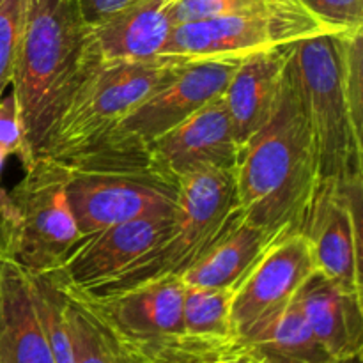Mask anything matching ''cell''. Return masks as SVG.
<instances>
[{"instance_id":"obj_18","label":"cell","mask_w":363,"mask_h":363,"mask_svg":"<svg viewBox=\"0 0 363 363\" xmlns=\"http://www.w3.org/2000/svg\"><path fill=\"white\" fill-rule=\"evenodd\" d=\"M0 363H53L27 273L6 257L0 261Z\"/></svg>"},{"instance_id":"obj_21","label":"cell","mask_w":363,"mask_h":363,"mask_svg":"<svg viewBox=\"0 0 363 363\" xmlns=\"http://www.w3.org/2000/svg\"><path fill=\"white\" fill-rule=\"evenodd\" d=\"M241 339L264 363H339L315 339L294 300Z\"/></svg>"},{"instance_id":"obj_23","label":"cell","mask_w":363,"mask_h":363,"mask_svg":"<svg viewBox=\"0 0 363 363\" xmlns=\"http://www.w3.org/2000/svg\"><path fill=\"white\" fill-rule=\"evenodd\" d=\"M233 287L184 286V335L199 339H227L236 335L230 321Z\"/></svg>"},{"instance_id":"obj_7","label":"cell","mask_w":363,"mask_h":363,"mask_svg":"<svg viewBox=\"0 0 363 363\" xmlns=\"http://www.w3.org/2000/svg\"><path fill=\"white\" fill-rule=\"evenodd\" d=\"M11 194L18 227L9 259L27 273L53 272L82 238L67 201L66 174L38 158L25 167V177Z\"/></svg>"},{"instance_id":"obj_28","label":"cell","mask_w":363,"mask_h":363,"mask_svg":"<svg viewBox=\"0 0 363 363\" xmlns=\"http://www.w3.org/2000/svg\"><path fill=\"white\" fill-rule=\"evenodd\" d=\"M9 156L0 151V257L9 259L18 227V208L13 194L2 184V172Z\"/></svg>"},{"instance_id":"obj_4","label":"cell","mask_w":363,"mask_h":363,"mask_svg":"<svg viewBox=\"0 0 363 363\" xmlns=\"http://www.w3.org/2000/svg\"><path fill=\"white\" fill-rule=\"evenodd\" d=\"M236 213L234 170L206 169L186 174L177 181V204L165 240L121 275L87 289L71 291L87 300H105L152 280L181 277Z\"/></svg>"},{"instance_id":"obj_3","label":"cell","mask_w":363,"mask_h":363,"mask_svg":"<svg viewBox=\"0 0 363 363\" xmlns=\"http://www.w3.org/2000/svg\"><path fill=\"white\" fill-rule=\"evenodd\" d=\"M344 32L291 45L287 67L311 126L319 179L351 186L363 183V131L346 94Z\"/></svg>"},{"instance_id":"obj_29","label":"cell","mask_w":363,"mask_h":363,"mask_svg":"<svg viewBox=\"0 0 363 363\" xmlns=\"http://www.w3.org/2000/svg\"><path fill=\"white\" fill-rule=\"evenodd\" d=\"M138 0H77L85 25H94Z\"/></svg>"},{"instance_id":"obj_27","label":"cell","mask_w":363,"mask_h":363,"mask_svg":"<svg viewBox=\"0 0 363 363\" xmlns=\"http://www.w3.org/2000/svg\"><path fill=\"white\" fill-rule=\"evenodd\" d=\"M321 20L342 28H363V0H301Z\"/></svg>"},{"instance_id":"obj_1","label":"cell","mask_w":363,"mask_h":363,"mask_svg":"<svg viewBox=\"0 0 363 363\" xmlns=\"http://www.w3.org/2000/svg\"><path fill=\"white\" fill-rule=\"evenodd\" d=\"M234 181L238 209L247 222L273 236L298 230L319 172L311 126L289 67L272 117L240 147Z\"/></svg>"},{"instance_id":"obj_13","label":"cell","mask_w":363,"mask_h":363,"mask_svg":"<svg viewBox=\"0 0 363 363\" xmlns=\"http://www.w3.org/2000/svg\"><path fill=\"white\" fill-rule=\"evenodd\" d=\"M147 147L156 169L174 181L206 169L234 170L240 155L222 96L149 142Z\"/></svg>"},{"instance_id":"obj_6","label":"cell","mask_w":363,"mask_h":363,"mask_svg":"<svg viewBox=\"0 0 363 363\" xmlns=\"http://www.w3.org/2000/svg\"><path fill=\"white\" fill-rule=\"evenodd\" d=\"M335 32L344 30L321 20L308 7L223 14L174 25L162 55L184 62L222 57L245 59L254 53L294 45L301 39Z\"/></svg>"},{"instance_id":"obj_14","label":"cell","mask_w":363,"mask_h":363,"mask_svg":"<svg viewBox=\"0 0 363 363\" xmlns=\"http://www.w3.org/2000/svg\"><path fill=\"white\" fill-rule=\"evenodd\" d=\"M183 296V280L179 277H167L105 300L82 298L89 301L119 335L138 347H151L184 335Z\"/></svg>"},{"instance_id":"obj_19","label":"cell","mask_w":363,"mask_h":363,"mask_svg":"<svg viewBox=\"0 0 363 363\" xmlns=\"http://www.w3.org/2000/svg\"><path fill=\"white\" fill-rule=\"evenodd\" d=\"M275 238L247 222L238 209L225 229L179 279L184 286L234 289Z\"/></svg>"},{"instance_id":"obj_24","label":"cell","mask_w":363,"mask_h":363,"mask_svg":"<svg viewBox=\"0 0 363 363\" xmlns=\"http://www.w3.org/2000/svg\"><path fill=\"white\" fill-rule=\"evenodd\" d=\"M301 0H169V13L174 25L238 13L301 9Z\"/></svg>"},{"instance_id":"obj_2","label":"cell","mask_w":363,"mask_h":363,"mask_svg":"<svg viewBox=\"0 0 363 363\" xmlns=\"http://www.w3.org/2000/svg\"><path fill=\"white\" fill-rule=\"evenodd\" d=\"M98 55L77 0H28L11 89L20 106L30 163Z\"/></svg>"},{"instance_id":"obj_30","label":"cell","mask_w":363,"mask_h":363,"mask_svg":"<svg viewBox=\"0 0 363 363\" xmlns=\"http://www.w3.org/2000/svg\"><path fill=\"white\" fill-rule=\"evenodd\" d=\"M346 363H362V358H357V360H351V362H346Z\"/></svg>"},{"instance_id":"obj_12","label":"cell","mask_w":363,"mask_h":363,"mask_svg":"<svg viewBox=\"0 0 363 363\" xmlns=\"http://www.w3.org/2000/svg\"><path fill=\"white\" fill-rule=\"evenodd\" d=\"M172 216H144L84 234L53 272L74 291L106 282L155 250L169 234Z\"/></svg>"},{"instance_id":"obj_16","label":"cell","mask_w":363,"mask_h":363,"mask_svg":"<svg viewBox=\"0 0 363 363\" xmlns=\"http://www.w3.org/2000/svg\"><path fill=\"white\" fill-rule=\"evenodd\" d=\"M289 46L241 59L223 91L222 98L240 147L268 123L275 110L289 59Z\"/></svg>"},{"instance_id":"obj_9","label":"cell","mask_w":363,"mask_h":363,"mask_svg":"<svg viewBox=\"0 0 363 363\" xmlns=\"http://www.w3.org/2000/svg\"><path fill=\"white\" fill-rule=\"evenodd\" d=\"M362 184L319 179L298 225L307 238L315 272L362 296Z\"/></svg>"},{"instance_id":"obj_20","label":"cell","mask_w":363,"mask_h":363,"mask_svg":"<svg viewBox=\"0 0 363 363\" xmlns=\"http://www.w3.org/2000/svg\"><path fill=\"white\" fill-rule=\"evenodd\" d=\"M64 291L74 363H152L142 347L119 335L89 301L66 286Z\"/></svg>"},{"instance_id":"obj_17","label":"cell","mask_w":363,"mask_h":363,"mask_svg":"<svg viewBox=\"0 0 363 363\" xmlns=\"http://www.w3.org/2000/svg\"><path fill=\"white\" fill-rule=\"evenodd\" d=\"M174 21L169 0H138L105 20L87 25L99 60H149L163 57Z\"/></svg>"},{"instance_id":"obj_31","label":"cell","mask_w":363,"mask_h":363,"mask_svg":"<svg viewBox=\"0 0 363 363\" xmlns=\"http://www.w3.org/2000/svg\"><path fill=\"white\" fill-rule=\"evenodd\" d=\"M2 259H4V257H0V261H2Z\"/></svg>"},{"instance_id":"obj_10","label":"cell","mask_w":363,"mask_h":363,"mask_svg":"<svg viewBox=\"0 0 363 363\" xmlns=\"http://www.w3.org/2000/svg\"><path fill=\"white\" fill-rule=\"evenodd\" d=\"M315 272L307 238L298 230L279 234L233 291L230 321L238 337H247L261 323L291 303Z\"/></svg>"},{"instance_id":"obj_5","label":"cell","mask_w":363,"mask_h":363,"mask_svg":"<svg viewBox=\"0 0 363 363\" xmlns=\"http://www.w3.org/2000/svg\"><path fill=\"white\" fill-rule=\"evenodd\" d=\"M184 60H96L60 112L41 158H53L112 131L176 74Z\"/></svg>"},{"instance_id":"obj_26","label":"cell","mask_w":363,"mask_h":363,"mask_svg":"<svg viewBox=\"0 0 363 363\" xmlns=\"http://www.w3.org/2000/svg\"><path fill=\"white\" fill-rule=\"evenodd\" d=\"M0 151L7 156H18L25 167L30 165L20 106L13 89H7L0 98Z\"/></svg>"},{"instance_id":"obj_22","label":"cell","mask_w":363,"mask_h":363,"mask_svg":"<svg viewBox=\"0 0 363 363\" xmlns=\"http://www.w3.org/2000/svg\"><path fill=\"white\" fill-rule=\"evenodd\" d=\"M27 277L53 363H74L66 321V291L59 275L55 272H46L27 273Z\"/></svg>"},{"instance_id":"obj_25","label":"cell","mask_w":363,"mask_h":363,"mask_svg":"<svg viewBox=\"0 0 363 363\" xmlns=\"http://www.w3.org/2000/svg\"><path fill=\"white\" fill-rule=\"evenodd\" d=\"M28 0H0V98L11 87Z\"/></svg>"},{"instance_id":"obj_11","label":"cell","mask_w":363,"mask_h":363,"mask_svg":"<svg viewBox=\"0 0 363 363\" xmlns=\"http://www.w3.org/2000/svg\"><path fill=\"white\" fill-rule=\"evenodd\" d=\"M240 60L222 57L183 62L176 74L135 106L116 130L149 144L222 96Z\"/></svg>"},{"instance_id":"obj_8","label":"cell","mask_w":363,"mask_h":363,"mask_svg":"<svg viewBox=\"0 0 363 363\" xmlns=\"http://www.w3.org/2000/svg\"><path fill=\"white\" fill-rule=\"evenodd\" d=\"M66 194L84 236L144 216L174 215L177 181L155 169L66 174Z\"/></svg>"},{"instance_id":"obj_15","label":"cell","mask_w":363,"mask_h":363,"mask_svg":"<svg viewBox=\"0 0 363 363\" xmlns=\"http://www.w3.org/2000/svg\"><path fill=\"white\" fill-rule=\"evenodd\" d=\"M308 328L339 363L362 358L363 298L314 272L294 296Z\"/></svg>"}]
</instances>
